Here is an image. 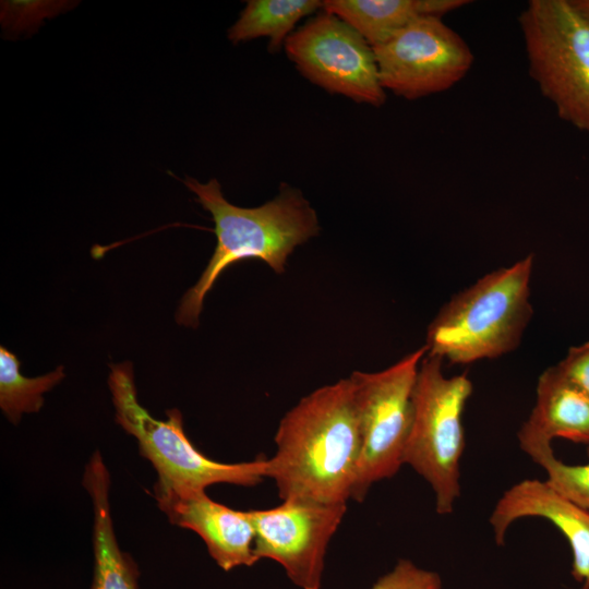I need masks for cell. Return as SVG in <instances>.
<instances>
[{"instance_id":"cell-1","label":"cell","mask_w":589,"mask_h":589,"mask_svg":"<svg viewBox=\"0 0 589 589\" xmlns=\"http://www.w3.org/2000/svg\"><path fill=\"white\" fill-rule=\"evenodd\" d=\"M266 478L279 497L347 504L361 450V431L350 377L315 389L281 419Z\"/></svg>"},{"instance_id":"cell-2","label":"cell","mask_w":589,"mask_h":589,"mask_svg":"<svg viewBox=\"0 0 589 589\" xmlns=\"http://www.w3.org/2000/svg\"><path fill=\"white\" fill-rule=\"evenodd\" d=\"M196 201L211 213L217 239L215 251L196 284L182 297L176 313L178 324L197 327L204 299L220 274L243 260H262L283 273L296 247L320 231L315 211L296 189L283 184L279 194L259 207L229 203L216 179L201 183L183 181Z\"/></svg>"},{"instance_id":"cell-3","label":"cell","mask_w":589,"mask_h":589,"mask_svg":"<svg viewBox=\"0 0 589 589\" xmlns=\"http://www.w3.org/2000/svg\"><path fill=\"white\" fill-rule=\"evenodd\" d=\"M532 253L459 291L428 327L426 353L453 364L495 359L518 347L531 320Z\"/></svg>"},{"instance_id":"cell-4","label":"cell","mask_w":589,"mask_h":589,"mask_svg":"<svg viewBox=\"0 0 589 589\" xmlns=\"http://www.w3.org/2000/svg\"><path fill=\"white\" fill-rule=\"evenodd\" d=\"M108 386L117 423L139 443L140 453L151 461L158 480L156 488L176 491H205L216 483L254 486L266 478L267 458L220 462L200 452L183 430L177 408L166 411L165 421L153 418L141 406L130 362L110 364Z\"/></svg>"},{"instance_id":"cell-5","label":"cell","mask_w":589,"mask_h":589,"mask_svg":"<svg viewBox=\"0 0 589 589\" xmlns=\"http://www.w3.org/2000/svg\"><path fill=\"white\" fill-rule=\"evenodd\" d=\"M443 361L426 353L420 363L402 461L431 485L437 514L448 515L460 495L462 414L472 383L466 374L446 376Z\"/></svg>"},{"instance_id":"cell-6","label":"cell","mask_w":589,"mask_h":589,"mask_svg":"<svg viewBox=\"0 0 589 589\" xmlns=\"http://www.w3.org/2000/svg\"><path fill=\"white\" fill-rule=\"evenodd\" d=\"M518 21L531 79L562 120L589 133V22L570 0H531Z\"/></svg>"},{"instance_id":"cell-7","label":"cell","mask_w":589,"mask_h":589,"mask_svg":"<svg viewBox=\"0 0 589 589\" xmlns=\"http://www.w3.org/2000/svg\"><path fill=\"white\" fill-rule=\"evenodd\" d=\"M425 354L423 345L383 371L351 373L361 431L351 500L362 502L374 483L392 478L404 465L412 395Z\"/></svg>"},{"instance_id":"cell-8","label":"cell","mask_w":589,"mask_h":589,"mask_svg":"<svg viewBox=\"0 0 589 589\" xmlns=\"http://www.w3.org/2000/svg\"><path fill=\"white\" fill-rule=\"evenodd\" d=\"M384 89L409 100L452 88L469 72L473 53L442 17H420L372 46Z\"/></svg>"},{"instance_id":"cell-9","label":"cell","mask_w":589,"mask_h":589,"mask_svg":"<svg viewBox=\"0 0 589 589\" xmlns=\"http://www.w3.org/2000/svg\"><path fill=\"white\" fill-rule=\"evenodd\" d=\"M284 46L302 75L327 92L373 106L385 101L372 46L336 15L323 11Z\"/></svg>"},{"instance_id":"cell-10","label":"cell","mask_w":589,"mask_h":589,"mask_svg":"<svg viewBox=\"0 0 589 589\" xmlns=\"http://www.w3.org/2000/svg\"><path fill=\"white\" fill-rule=\"evenodd\" d=\"M254 529V554L279 563L301 589H321L328 543L347 504L287 498L278 506L249 510Z\"/></svg>"},{"instance_id":"cell-11","label":"cell","mask_w":589,"mask_h":589,"mask_svg":"<svg viewBox=\"0 0 589 589\" xmlns=\"http://www.w3.org/2000/svg\"><path fill=\"white\" fill-rule=\"evenodd\" d=\"M158 507L170 522L190 529L204 541L217 565L228 572L252 566L255 529L249 510L232 509L211 500L205 491H176L154 486Z\"/></svg>"},{"instance_id":"cell-12","label":"cell","mask_w":589,"mask_h":589,"mask_svg":"<svg viewBox=\"0 0 589 589\" xmlns=\"http://www.w3.org/2000/svg\"><path fill=\"white\" fill-rule=\"evenodd\" d=\"M526 517L544 518L561 530L573 554L572 575L581 589H589V512L545 480L525 479L507 489L492 510L495 542L503 544L509 526Z\"/></svg>"},{"instance_id":"cell-13","label":"cell","mask_w":589,"mask_h":589,"mask_svg":"<svg viewBox=\"0 0 589 589\" xmlns=\"http://www.w3.org/2000/svg\"><path fill=\"white\" fill-rule=\"evenodd\" d=\"M83 486L94 513V575L91 589H137V568L121 551L113 530L110 512V474L99 452L85 466Z\"/></svg>"},{"instance_id":"cell-14","label":"cell","mask_w":589,"mask_h":589,"mask_svg":"<svg viewBox=\"0 0 589 589\" xmlns=\"http://www.w3.org/2000/svg\"><path fill=\"white\" fill-rule=\"evenodd\" d=\"M520 431L552 442L562 437L589 447V396L556 366L542 372L537 399Z\"/></svg>"},{"instance_id":"cell-15","label":"cell","mask_w":589,"mask_h":589,"mask_svg":"<svg viewBox=\"0 0 589 589\" xmlns=\"http://www.w3.org/2000/svg\"><path fill=\"white\" fill-rule=\"evenodd\" d=\"M469 3L468 0H326L323 10L348 23L374 46L420 17H443Z\"/></svg>"},{"instance_id":"cell-16","label":"cell","mask_w":589,"mask_h":589,"mask_svg":"<svg viewBox=\"0 0 589 589\" xmlns=\"http://www.w3.org/2000/svg\"><path fill=\"white\" fill-rule=\"evenodd\" d=\"M320 8L323 1L318 0H251L230 27L228 37L237 44L266 36L271 38L268 48L276 51L297 22Z\"/></svg>"},{"instance_id":"cell-17","label":"cell","mask_w":589,"mask_h":589,"mask_svg":"<svg viewBox=\"0 0 589 589\" xmlns=\"http://www.w3.org/2000/svg\"><path fill=\"white\" fill-rule=\"evenodd\" d=\"M16 356L1 346L0 408L13 424H17L24 413L38 412L44 405V394L51 390L65 376L62 365L37 377L24 376Z\"/></svg>"},{"instance_id":"cell-18","label":"cell","mask_w":589,"mask_h":589,"mask_svg":"<svg viewBox=\"0 0 589 589\" xmlns=\"http://www.w3.org/2000/svg\"><path fill=\"white\" fill-rule=\"evenodd\" d=\"M521 449L546 473V482L575 504L589 512V461L568 465L556 458L551 442L519 431ZM589 457V447H588Z\"/></svg>"},{"instance_id":"cell-19","label":"cell","mask_w":589,"mask_h":589,"mask_svg":"<svg viewBox=\"0 0 589 589\" xmlns=\"http://www.w3.org/2000/svg\"><path fill=\"white\" fill-rule=\"evenodd\" d=\"M370 589H442V581L435 572L420 568L411 561L401 558Z\"/></svg>"},{"instance_id":"cell-20","label":"cell","mask_w":589,"mask_h":589,"mask_svg":"<svg viewBox=\"0 0 589 589\" xmlns=\"http://www.w3.org/2000/svg\"><path fill=\"white\" fill-rule=\"evenodd\" d=\"M556 369L589 396V341L568 349Z\"/></svg>"},{"instance_id":"cell-21","label":"cell","mask_w":589,"mask_h":589,"mask_svg":"<svg viewBox=\"0 0 589 589\" xmlns=\"http://www.w3.org/2000/svg\"><path fill=\"white\" fill-rule=\"evenodd\" d=\"M578 13L589 22V0H570Z\"/></svg>"}]
</instances>
